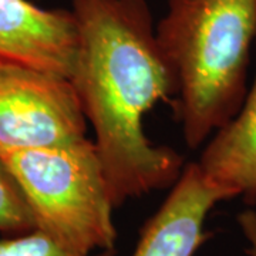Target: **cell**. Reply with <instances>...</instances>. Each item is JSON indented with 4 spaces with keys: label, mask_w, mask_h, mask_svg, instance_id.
<instances>
[{
    "label": "cell",
    "mask_w": 256,
    "mask_h": 256,
    "mask_svg": "<svg viewBox=\"0 0 256 256\" xmlns=\"http://www.w3.org/2000/svg\"><path fill=\"white\" fill-rule=\"evenodd\" d=\"M78 43L70 82L94 131L114 208L172 186L184 158L146 136L144 117L178 96L146 0H72Z\"/></svg>",
    "instance_id": "obj_1"
},
{
    "label": "cell",
    "mask_w": 256,
    "mask_h": 256,
    "mask_svg": "<svg viewBox=\"0 0 256 256\" xmlns=\"http://www.w3.org/2000/svg\"><path fill=\"white\" fill-rule=\"evenodd\" d=\"M156 36L178 82L184 140L195 150L246 97L256 0H168Z\"/></svg>",
    "instance_id": "obj_2"
},
{
    "label": "cell",
    "mask_w": 256,
    "mask_h": 256,
    "mask_svg": "<svg viewBox=\"0 0 256 256\" xmlns=\"http://www.w3.org/2000/svg\"><path fill=\"white\" fill-rule=\"evenodd\" d=\"M36 220V229L82 255L114 250V205L92 140L0 156Z\"/></svg>",
    "instance_id": "obj_3"
},
{
    "label": "cell",
    "mask_w": 256,
    "mask_h": 256,
    "mask_svg": "<svg viewBox=\"0 0 256 256\" xmlns=\"http://www.w3.org/2000/svg\"><path fill=\"white\" fill-rule=\"evenodd\" d=\"M87 137V120L70 80L0 60V156Z\"/></svg>",
    "instance_id": "obj_4"
},
{
    "label": "cell",
    "mask_w": 256,
    "mask_h": 256,
    "mask_svg": "<svg viewBox=\"0 0 256 256\" xmlns=\"http://www.w3.org/2000/svg\"><path fill=\"white\" fill-rule=\"evenodd\" d=\"M78 30L72 9H44L28 0H0V60L70 80Z\"/></svg>",
    "instance_id": "obj_5"
},
{
    "label": "cell",
    "mask_w": 256,
    "mask_h": 256,
    "mask_svg": "<svg viewBox=\"0 0 256 256\" xmlns=\"http://www.w3.org/2000/svg\"><path fill=\"white\" fill-rule=\"evenodd\" d=\"M168 196L146 220L132 256H194L208 234L210 210L226 196L210 185L195 162L186 164Z\"/></svg>",
    "instance_id": "obj_6"
},
{
    "label": "cell",
    "mask_w": 256,
    "mask_h": 256,
    "mask_svg": "<svg viewBox=\"0 0 256 256\" xmlns=\"http://www.w3.org/2000/svg\"><path fill=\"white\" fill-rule=\"evenodd\" d=\"M202 176L225 194L256 202V74L239 111L218 128L195 162Z\"/></svg>",
    "instance_id": "obj_7"
},
{
    "label": "cell",
    "mask_w": 256,
    "mask_h": 256,
    "mask_svg": "<svg viewBox=\"0 0 256 256\" xmlns=\"http://www.w3.org/2000/svg\"><path fill=\"white\" fill-rule=\"evenodd\" d=\"M36 229V220L18 181L0 158V234L20 235Z\"/></svg>",
    "instance_id": "obj_8"
},
{
    "label": "cell",
    "mask_w": 256,
    "mask_h": 256,
    "mask_svg": "<svg viewBox=\"0 0 256 256\" xmlns=\"http://www.w3.org/2000/svg\"><path fill=\"white\" fill-rule=\"evenodd\" d=\"M114 250L82 255L57 244L44 232L34 229L20 235L0 238V256H112Z\"/></svg>",
    "instance_id": "obj_9"
},
{
    "label": "cell",
    "mask_w": 256,
    "mask_h": 256,
    "mask_svg": "<svg viewBox=\"0 0 256 256\" xmlns=\"http://www.w3.org/2000/svg\"><path fill=\"white\" fill-rule=\"evenodd\" d=\"M239 228L248 240L249 246L246 254L249 256H256V212L252 210H244L238 215Z\"/></svg>",
    "instance_id": "obj_10"
}]
</instances>
